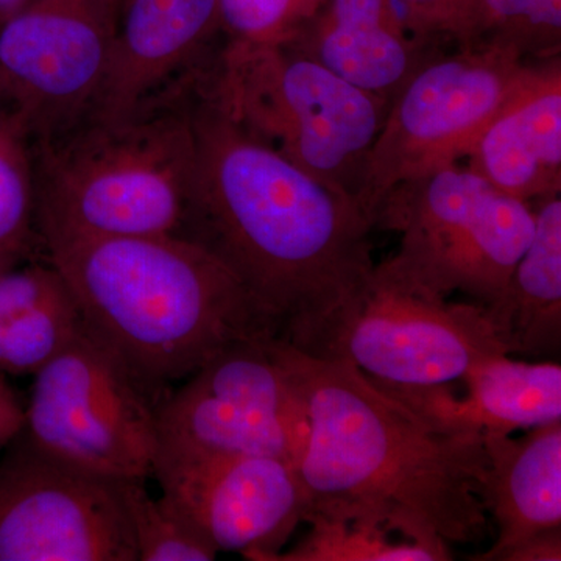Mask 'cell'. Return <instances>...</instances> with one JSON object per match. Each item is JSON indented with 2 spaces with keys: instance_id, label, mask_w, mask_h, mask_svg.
<instances>
[{
  "instance_id": "14",
  "label": "cell",
  "mask_w": 561,
  "mask_h": 561,
  "mask_svg": "<svg viewBox=\"0 0 561 561\" xmlns=\"http://www.w3.org/2000/svg\"><path fill=\"white\" fill-rule=\"evenodd\" d=\"M219 35V0H122L101 90L84 117L128 116L208 69Z\"/></svg>"
},
{
  "instance_id": "26",
  "label": "cell",
  "mask_w": 561,
  "mask_h": 561,
  "mask_svg": "<svg viewBox=\"0 0 561 561\" xmlns=\"http://www.w3.org/2000/svg\"><path fill=\"white\" fill-rule=\"evenodd\" d=\"M474 0H391L405 27L435 49L456 46Z\"/></svg>"
},
{
  "instance_id": "17",
  "label": "cell",
  "mask_w": 561,
  "mask_h": 561,
  "mask_svg": "<svg viewBox=\"0 0 561 561\" xmlns=\"http://www.w3.org/2000/svg\"><path fill=\"white\" fill-rule=\"evenodd\" d=\"M284 46L390 102L435 51L402 22L391 0H323Z\"/></svg>"
},
{
  "instance_id": "22",
  "label": "cell",
  "mask_w": 561,
  "mask_h": 561,
  "mask_svg": "<svg viewBox=\"0 0 561 561\" xmlns=\"http://www.w3.org/2000/svg\"><path fill=\"white\" fill-rule=\"evenodd\" d=\"M35 213L32 130L21 110L0 98V251L31 253Z\"/></svg>"
},
{
  "instance_id": "23",
  "label": "cell",
  "mask_w": 561,
  "mask_h": 561,
  "mask_svg": "<svg viewBox=\"0 0 561 561\" xmlns=\"http://www.w3.org/2000/svg\"><path fill=\"white\" fill-rule=\"evenodd\" d=\"M309 531L276 561H446L430 546L393 537L376 524L308 516Z\"/></svg>"
},
{
  "instance_id": "8",
  "label": "cell",
  "mask_w": 561,
  "mask_h": 561,
  "mask_svg": "<svg viewBox=\"0 0 561 561\" xmlns=\"http://www.w3.org/2000/svg\"><path fill=\"white\" fill-rule=\"evenodd\" d=\"M33 378L16 435L28 448L111 481L153 478L160 401L84 321Z\"/></svg>"
},
{
  "instance_id": "3",
  "label": "cell",
  "mask_w": 561,
  "mask_h": 561,
  "mask_svg": "<svg viewBox=\"0 0 561 561\" xmlns=\"http://www.w3.org/2000/svg\"><path fill=\"white\" fill-rule=\"evenodd\" d=\"M84 324L162 398L221 350L278 339L241 280L175 236H65L41 241Z\"/></svg>"
},
{
  "instance_id": "15",
  "label": "cell",
  "mask_w": 561,
  "mask_h": 561,
  "mask_svg": "<svg viewBox=\"0 0 561 561\" xmlns=\"http://www.w3.org/2000/svg\"><path fill=\"white\" fill-rule=\"evenodd\" d=\"M375 383L445 434L511 435L561 421V365L556 360L485 357L457 382L463 383L460 397L453 383Z\"/></svg>"
},
{
  "instance_id": "13",
  "label": "cell",
  "mask_w": 561,
  "mask_h": 561,
  "mask_svg": "<svg viewBox=\"0 0 561 561\" xmlns=\"http://www.w3.org/2000/svg\"><path fill=\"white\" fill-rule=\"evenodd\" d=\"M162 500L217 552L276 561L309 505L291 461L243 456L161 472Z\"/></svg>"
},
{
  "instance_id": "20",
  "label": "cell",
  "mask_w": 561,
  "mask_h": 561,
  "mask_svg": "<svg viewBox=\"0 0 561 561\" xmlns=\"http://www.w3.org/2000/svg\"><path fill=\"white\" fill-rule=\"evenodd\" d=\"M83 327L72 290L49 260L0 273V373L36 375Z\"/></svg>"
},
{
  "instance_id": "4",
  "label": "cell",
  "mask_w": 561,
  "mask_h": 561,
  "mask_svg": "<svg viewBox=\"0 0 561 561\" xmlns=\"http://www.w3.org/2000/svg\"><path fill=\"white\" fill-rule=\"evenodd\" d=\"M201 79L176 84L128 116L83 117L33 142L39 241L181 238L195 171L190 103Z\"/></svg>"
},
{
  "instance_id": "18",
  "label": "cell",
  "mask_w": 561,
  "mask_h": 561,
  "mask_svg": "<svg viewBox=\"0 0 561 561\" xmlns=\"http://www.w3.org/2000/svg\"><path fill=\"white\" fill-rule=\"evenodd\" d=\"M482 438L486 470L479 496L497 537L472 560L507 561L527 542L561 534V421L531 427L518 438Z\"/></svg>"
},
{
  "instance_id": "7",
  "label": "cell",
  "mask_w": 561,
  "mask_h": 561,
  "mask_svg": "<svg viewBox=\"0 0 561 561\" xmlns=\"http://www.w3.org/2000/svg\"><path fill=\"white\" fill-rule=\"evenodd\" d=\"M290 346L402 387L457 383L478 362L505 354L483 306L438 297L389 260Z\"/></svg>"
},
{
  "instance_id": "11",
  "label": "cell",
  "mask_w": 561,
  "mask_h": 561,
  "mask_svg": "<svg viewBox=\"0 0 561 561\" xmlns=\"http://www.w3.org/2000/svg\"><path fill=\"white\" fill-rule=\"evenodd\" d=\"M122 483L14 438L0 460V561H139Z\"/></svg>"
},
{
  "instance_id": "9",
  "label": "cell",
  "mask_w": 561,
  "mask_h": 561,
  "mask_svg": "<svg viewBox=\"0 0 561 561\" xmlns=\"http://www.w3.org/2000/svg\"><path fill=\"white\" fill-rule=\"evenodd\" d=\"M275 341L232 343L162 398L153 478L243 456L280 457L297 467L308 419Z\"/></svg>"
},
{
  "instance_id": "30",
  "label": "cell",
  "mask_w": 561,
  "mask_h": 561,
  "mask_svg": "<svg viewBox=\"0 0 561 561\" xmlns=\"http://www.w3.org/2000/svg\"><path fill=\"white\" fill-rule=\"evenodd\" d=\"M102 3L103 9L108 11L111 18H113L114 24H116L117 11L121 9L122 0H99Z\"/></svg>"
},
{
  "instance_id": "31",
  "label": "cell",
  "mask_w": 561,
  "mask_h": 561,
  "mask_svg": "<svg viewBox=\"0 0 561 561\" xmlns=\"http://www.w3.org/2000/svg\"><path fill=\"white\" fill-rule=\"evenodd\" d=\"M0 98H3L2 91H0Z\"/></svg>"
},
{
  "instance_id": "12",
  "label": "cell",
  "mask_w": 561,
  "mask_h": 561,
  "mask_svg": "<svg viewBox=\"0 0 561 561\" xmlns=\"http://www.w3.org/2000/svg\"><path fill=\"white\" fill-rule=\"evenodd\" d=\"M114 25L99 0H32L0 22V91L24 114L33 142L87 116Z\"/></svg>"
},
{
  "instance_id": "27",
  "label": "cell",
  "mask_w": 561,
  "mask_h": 561,
  "mask_svg": "<svg viewBox=\"0 0 561 561\" xmlns=\"http://www.w3.org/2000/svg\"><path fill=\"white\" fill-rule=\"evenodd\" d=\"M24 424V405L0 373V453L16 438Z\"/></svg>"
},
{
  "instance_id": "28",
  "label": "cell",
  "mask_w": 561,
  "mask_h": 561,
  "mask_svg": "<svg viewBox=\"0 0 561 561\" xmlns=\"http://www.w3.org/2000/svg\"><path fill=\"white\" fill-rule=\"evenodd\" d=\"M27 254L18 251H0V273L9 271L13 265L20 264Z\"/></svg>"
},
{
  "instance_id": "29",
  "label": "cell",
  "mask_w": 561,
  "mask_h": 561,
  "mask_svg": "<svg viewBox=\"0 0 561 561\" xmlns=\"http://www.w3.org/2000/svg\"><path fill=\"white\" fill-rule=\"evenodd\" d=\"M28 2H32V0H0V22L16 13L18 10L27 5Z\"/></svg>"
},
{
  "instance_id": "24",
  "label": "cell",
  "mask_w": 561,
  "mask_h": 561,
  "mask_svg": "<svg viewBox=\"0 0 561 561\" xmlns=\"http://www.w3.org/2000/svg\"><path fill=\"white\" fill-rule=\"evenodd\" d=\"M142 481H124L139 561H210L219 552L162 497L154 500Z\"/></svg>"
},
{
  "instance_id": "10",
  "label": "cell",
  "mask_w": 561,
  "mask_h": 561,
  "mask_svg": "<svg viewBox=\"0 0 561 561\" xmlns=\"http://www.w3.org/2000/svg\"><path fill=\"white\" fill-rule=\"evenodd\" d=\"M526 65L511 50L456 46L413 70L391 98L356 195L371 228L391 191L467 158Z\"/></svg>"
},
{
  "instance_id": "1",
  "label": "cell",
  "mask_w": 561,
  "mask_h": 561,
  "mask_svg": "<svg viewBox=\"0 0 561 561\" xmlns=\"http://www.w3.org/2000/svg\"><path fill=\"white\" fill-rule=\"evenodd\" d=\"M206 80L191 94L195 171L181 239L224 262L294 345L370 275L373 228L350 197L243 130Z\"/></svg>"
},
{
  "instance_id": "19",
  "label": "cell",
  "mask_w": 561,
  "mask_h": 561,
  "mask_svg": "<svg viewBox=\"0 0 561 561\" xmlns=\"http://www.w3.org/2000/svg\"><path fill=\"white\" fill-rule=\"evenodd\" d=\"M535 232L485 313L507 356L556 360L561 348V194L534 202Z\"/></svg>"
},
{
  "instance_id": "5",
  "label": "cell",
  "mask_w": 561,
  "mask_h": 561,
  "mask_svg": "<svg viewBox=\"0 0 561 561\" xmlns=\"http://www.w3.org/2000/svg\"><path fill=\"white\" fill-rule=\"evenodd\" d=\"M206 83L243 130L356 203L390 102L280 43L225 41Z\"/></svg>"
},
{
  "instance_id": "2",
  "label": "cell",
  "mask_w": 561,
  "mask_h": 561,
  "mask_svg": "<svg viewBox=\"0 0 561 561\" xmlns=\"http://www.w3.org/2000/svg\"><path fill=\"white\" fill-rule=\"evenodd\" d=\"M275 346L308 419L297 463L306 519L376 524L451 560L449 545L485 537L482 435L445 434L350 364Z\"/></svg>"
},
{
  "instance_id": "16",
  "label": "cell",
  "mask_w": 561,
  "mask_h": 561,
  "mask_svg": "<svg viewBox=\"0 0 561 561\" xmlns=\"http://www.w3.org/2000/svg\"><path fill=\"white\" fill-rule=\"evenodd\" d=\"M465 160L519 201L561 194V57L524 66Z\"/></svg>"
},
{
  "instance_id": "25",
  "label": "cell",
  "mask_w": 561,
  "mask_h": 561,
  "mask_svg": "<svg viewBox=\"0 0 561 561\" xmlns=\"http://www.w3.org/2000/svg\"><path fill=\"white\" fill-rule=\"evenodd\" d=\"M225 41L279 44L316 13L323 0H219Z\"/></svg>"
},
{
  "instance_id": "21",
  "label": "cell",
  "mask_w": 561,
  "mask_h": 561,
  "mask_svg": "<svg viewBox=\"0 0 561 561\" xmlns=\"http://www.w3.org/2000/svg\"><path fill=\"white\" fill-rule=\"evenodd\" d=\"M456 46L497 47L527 62L561 57V0H474Z\"/></svg>"
},
{
  "instance_id": "6",
  "label": "cell",
  "mask_w": 561,
  "mask_h": 561,
  "mask_svg": "<svg viewBox=\"0 0 561 561\" xmlns=\"http://www.w3.org/2000/svg\"><path fill=\"white\" fill-rule=\"evenodd\" d=\"M373 228L400 234L389 261L402 275L438 297L463 294L486 308L534 238L535 209L457 162L391 191Z\"/></svg>"
}]
</instances>
